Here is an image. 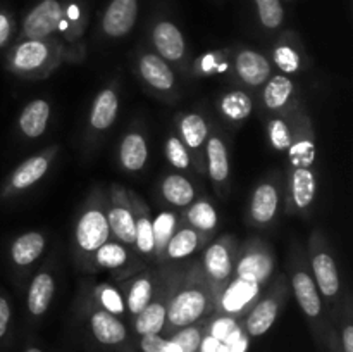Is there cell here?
Here are the masks:
<instances>
[{
	"mask_svg": "<svg viewBox=\"0 0 353 352\" xmlns=\"http://www.w3.org/2000/svg\"><path fill=\"white\" fill-rule=\"evenodd\" d=\"M62 21V6L57 0H43L24 19V35L30 40H41L59 28Z\"/></svg>",
	"mask_w": 353,
	"mask_h": 352,
	"instance_id": "obj_1",
	"label": "cell"
},
{
	"mask_svg": "<svg viewBox=\"0 0 353 352\" xmlns=\"http://www.w3.org/2000/svg\"><path fill=\"white\" fill-rule=\"evenodd\" d=\"M205 304L207 299L200 290H183L171 300L169 309H165V320L172 326H190L202 316Z\"/></svg>",
	"mask_w": 353,
	"mask_h": 352,
	"instance_id": "obj_2",
	"label": "cell"
},
{
	"mask_svg": "<svg viewBox=\"0 0 353 352\" xmlns=\"http://www.w3.org/2000/svg\"><path fill=\"white\" fill-rule=\"evenodd\" d=\"M109 233L110 228L105 214L99 209L86 211L76 226V240L79 247L86 252L97 251L100 245L105 244Z\"/></svg>",
	"mask_w": 353,
	"mask_h": 352,
	"instance_id": "obj_3",
	"label": "cell"
},
{
	"mask_svg": "<svg viewBox=\"0 0 353 352\" xmlns=\"http://www.w3.org/2000/svg\"><path fill=\"white\" fill-rule=\"evenodd\" d=\"M137 0H112L103 16L102 28L109 37L119 38L130 33L137 23Z\"/></svg>",
	"mask_w": 353,
	"mask_h": 352,
	"instance_id": "obj_4",
	"label": "cell"
},
{
	"mask_svg": "<svg viewBox=\"0 0 353 352\" xmlns=\"http://www.w3.org/2000/svg\"><path fill=\"white\" fill-rule=\"evenodd\" d=\"M154 45L162 59L179 61L185 55V38L172 23L162 21L154 28Z\"/></svg>",
	"mask_w": 353,
	"mask_h": 352,
	"instance_id": "obj_5",
	"label": "cell"
},
{
	"mask_svg": "<svg viewBox=\"0 0 353 352\" xmlns=\"http://www.w3.org/2000/svg\"><path fill=\"white\" fill-rule=\"evenodd\" d=\"M236 71L245 83L259 86L271 76V64L262 54L254 50H243L236 57Z\"/></svg>",
	"mask_w": 353,
	"mask_h": 352,
	"instance_id": "obj_6",
	"label": "cell"
},
{
	"mask_svg": "<svg viewBox=\"0 0 353 352\" xmlns=\"http://www.w3.org/2000/svg\"><path fill=\"white\" fill-rule=\"evenodd\" d=\"M92 333L103 345H117L126 338V328L109 311H97L90 320Z\"/></svg>",
	"mask_w": 353,
	"mask_h": 352,
	"instance_id": "obj_7",
	"label": "cell"
},
{
	"mask_svg": "<svg viewBox=\"0 0 353 352\" xmlns=\"http://www.w3.org/2000/svg\"><path fill=\"white\" fill-rule=\"evenodd\" d=\"M140 72L145 81L155 90H171L174 86V72L161 55L147 54L140 61Z\"/></svg>",
	"mask_w": 353,
	"mask_h": 352,
	"instance_id": "obj_8",
	"label": "cell"
},
{
	"mask_svg": "<svg viewBox=\"0 0 353 352\" xmlns=\"http://www.w3.org/2000/svg\"><path fill=\"white\" fill-rule=\"evenodd\" d=\"M50 117V104L47 100L37 99L28 104L19 116V128L26 137L37 138L43 135Z\"/></svg>",
	"mask_w": 353,
	"mask_h": 352,
	"instance_id": "obj_9",
	"label": "cell"
},
{
	"mask_svg": "<svg viewBox=\"0 0 353 352\" xmlns=\"http://www.w3.org/2000/svg\"><path fill=\"white\" fill-rule=\"evenodd\" d=\"M314 276H316V286L323 292V295L334 297L340 290V278L333 257L326 252H319L312 259Z\"/></svg>",
	"mask_w": 353,
	"mask_h": 352,
	"instance_id": "obj_10",
	"label": "cell"
},
{
	"mask_svg": "<svg viewBox=\"0 0 353 352\" xmlns=\"http://www.w3.org/2000/svg\"><path fill=\"white\" fill-rule=\"evenodd\" d=\"M48 59V47L41 40L23 41L12 54V66L17 71L30 72L43 66Z\"/></svg>",
	"mask_w": 353,
	"mask_h": 352,
	"instance_id": "obj_11",
	"label": "cell"
},
{
	"mask_svg": "<svg viewBox=\"0 0 353 352\" xmlns=\"http://www.w3.org/2000/svg\"><path fill=\"white\" fill-rule=\"evenodd\" d=\"M48 169V159L45 155H34L26 159L16 168V171L10 176L9 186L12 190H26L37 182L43 178Z\"/></svg>",
	"mask_w": 353,
	"mask_h": 352,
	"instance_id": "obj_12",
	"label": "cell"
},
{
	"mask_svg": "<svg viewBox=\"0 0 353 352\" xmlns=\"http://www.w3.org/2000/svg\"><path fill=\"white\" fill-rule=\"evenodd\" d=\"M55 283L48 273H40L33 278L28 292V309L34 316H41L54 299Z\"/></svg>",
	"mask_w": 353,
	"mask_h": 352,
	"instance_id": "obj_13",
	"label": "cell"
},
{
	"mask_svg": "<svg viewBox=\"0 0 353 352\" xmlns=\"http://www.w3.org/2000/svg\"><path fill=\"white\" fill-rule=\"evenodd\" d=\"M293 290L300 307L309 317H317L321 314V297L316 283L307 273L299 271L293 275Z\"/></svg>",
	"mask_w": 353,
	"mask_h": 352,
	"instance_id": "obj_14",
	"label": "cell"
},
{
	"mask_svg": "<svg viewBox=\"0 0 353 352\" xmlns=\"http://www.w3.org/2000/svg\"><path fill=\"white\" fill-rule=\"evenodd\" d=\"M119 100L112 90H102L93 102L92 113H90V124L95 130L103 131L116 121Z\"/></svg>",
	"mask_w": 353,
	"mask_h": 352,
	"instance_id": "obj_15",
	"label": "cell"
},
{
	"mask_svg": "<svg viewBox=\"0 0 353 352\" xmlns=\"http://www.w3.org/2000/svg\"><path fill=\"white\" fill-rule=\"evenodd\" d=\"M45 248L43 235L38 231H30L14 240L10 247V257L17 266H28L40 257Z\"/></svg>",
	"mask_w": 353,
	"mask_h": 352,
	"instance_id": "obj_16",
	"label": "cell"
},
{
	"mask_svg": "<svg viewBox=\"0 0 353 352\" xmlns=\"http://www.w3.org/2000/svg\"><path fill=\"white\" fill-rule=\"evenodd\" d=\"M238 278L247 280L252 283H262L269 278L272 271L271 255L264 252H250L245 255L238 264Z\"/></svg>",
	"mask_w": 353,
	"mask_h": 352,
	"instance_id": "obj_17",
	"label": "cell"
},
{
	"mask_svg": "<svg viewBox=\"0 0 353 352\" xmlns=\"http://www.w3.org/2000/svg\"><path fill=\"white\" fill-rule=\"evenodd\" d=\"M278 192L271 183L259 185L252 197V217L261 224L269 223L278 211Z\"/></svg>",
	"mask_w": 353,
	"mask_h": 352,
	"instance_id": "obj_18",
	"label": "cell"
},
{
	"mask_svg": "<svg viewBox=\"0 0 353 352\" xmlns=\"http://www.w3.org/2000/svg\"><path fill=\"white\" fill-rule=\"evenodd\" d=\"M119 157L128 171H140L148 157V148L145 138L138 133L126 135L123 144H121Z\"/></svg>",
	"mask_w": 353,
	"mask_h": 352,
	"instance_id": "obj_19",
	"label": "cell"
},
{
	"mask_svg": "<svg viewBox=\"0 0 353 352\" xmlns=\"http://www.w3.org/2000/svg\"><path fill=\"white\" fill-rule=\"evenodd\" d=\"M278 317V302L274 299H264L254 307L247 317V331L252 337H261L271 330Z\"/></svg>",
	"mask_w": 353,
	"mask_h": 352,
	"instance_id": "obj_20",
	"label": "cell"
},
{
	"mask_svg": "<svg viewBox=\"0 0 353 352\" xmlns=\"http://www.w3.org/2000/svg\"><path fill=\"white\" fill-rule=\"evenodd\" d=\"M259 293L257 283L247 282V280L238 278L236 282L231 283L230 289L223 295V307L228 313H238L243 309L252 299Z\"/></svg>",
	"mask_w": 353,
	"mask_h": 352,
	"instance_id": "obj_21",
	"label": "cell"
},
{
	"mask_svg": "<svg viewBox=\"0 0 353 352\" xmlns=\"http://www.w3.org/2000/svg\"><path fill=\"white\" fill-rule=\"evenodd\" d=\"M292 193L296 207L305 209L316 199V176L309 168H295L292 178Z\"/></svg>",
	"mask_w": 353,
	"mask_h": 352,
	"instance_id": "obj_22",
	"label": "cell"
},
{
	"mask_svg": "<svg viewBox=\"0 0 353 352\" xmlns=\"http://www.w3.org/2000/svg\"><path fill=\"white\" fill-rule=\"evenodd\" d=\"M162 193H164L169 202L179 207L192 204L193 197H195V190H193L192 183L181 175H169L162 182Z\"/></svg>",
	"mask_w": 353,
	"mask_h": 352,
	"instance_id": "obj_23",
	"label": "cell"
},
{
	"mask_svg": "<svg viewBox=\"0 0 353 352\" xmlns=\"http://www.w3.org/2000/svg\"><path fill=\"white\" fill-rule=\"evenodd\" d=\"M107 223H109L110 231H114V235L119 240H123L124 244H133L137 221H134L130 209H126V207H112L107 214Z\"/></svg>",
	"mask_w": 353,
	"mask_h": 352,
	"instance_id": "obj_24",
	"label": "cell"
},
{
	"mask_svg": "<svg viewBox=\"0 0 353 352\" xmlns=\"http://www.w3.org/2000/svg\"><path fill=\"white\" fill-rule=\"evenodd\" d=\"M165 323V306L161 302H150L141 313H138L137 328L138 333L143 335H157L164 328Z\"/></svg>",
	"mask_w": 353,
	"mask_h": 352,
	"instance_id": "obj_25",
	"label": "cell"
},
{
	"mask_svg": "<svg viewBox=\"0 0 353 352\" xmlns=\"http://www.w3.org/2000/svg\"><path fill=\"white\" fill-rule=\"evenodd\" d=\"M207 157H209V173L214 182H224L230 175V162L228 152L223 140L212 137L207 144Z\"/></svg>",
	"mask_w": 353,
	"mask_h": 352,
	"instance_id": "obj_26",
	"label": "cell"
},
{
	"mask_svg": "<svg viewBox=\"0 0 353 352\" xmlns=\"http://www.w3.org/2000/svg\"><path fill=\"white\" fill-rule=\"evenodd\" d=\"M231 255L223 244L210 245L205 252V269L214 280H226L231 275Z\"/></svg>",
	"mask_w": 353,
	"mask_h": 352,
	"instance_id": "obj_27",
	"label": "cell"
},
{
	"mask_svg": "<svg viewBox=\"0 0 353 352\" xmlns=\"http://www.w3.org/2000/svg\"><path fill=\"white\" fill-rule=\"evenodd\" d=\"M293 93V83L286 76H274L271 81L265 85L264 102L269 109H279L288 102L290 95Z\"/></svg>",
	"mask_w": 353,
	"mask_h": 352,
	"instance_id": "obj_28",
	"label": "cell"
},
{
	"mask_svg": "<svg viewBox=\"0 0 353 352\" xmlns=\"http://www.w3.org/2000/svg\"><path fill=\"white\" fill-rule=\"evenodd\" d=\"M252 100L243 92H231L221 100V110L226 117L233 121H243L252 113Z\"/></svg>",
	"mask_w": 353,
	"mask_h": 352,
	"instance_id": "obj_29",
	"label": "cell"
},
{
	"mask_svg": "<svg viewBox=\"0 0 353 352\" xmlns=\"http://www.w3.org/2000/svg\"><path fill=\"white\" fill-rule=\"evenodd\" d=\"M176 228V216L172 213H164L159 214L155 217V221L152 223V231H154V251L157 254H161L165 247H168L169 240L174 235Z\"/></svg>",
	"mask_w": 353,
	"mask_h": 352,
	"instance_id": "obj_30",
	"label": "cell"
},
{
	"mask_svg": "<svg viewBox=\"0 0 353 352\" xmlns=\"http://www.w3.org/2000/svg\"><path fill=\"white\" fill-rule=\"evenodd\" d=\"M181 135L186 145L192 148H199L207 138L205 119L199 114H188L181 121Z\"/></svg>",
	"mask_w": 353,
	"mask_h": 352,
	"instance_id": "obj_31",
	"label": "cell"
},
{
	"mask_svg": "<svg viewBox=\"0 0 353 352\" xmlns=\"http://www.w3.org/2000/svg\"><path fill=\"white\" fill-rule=\"evenodd\" d=\"M196 245H199V237H196L195 231L185 228V230L172 235L165 251H168V255L171 259H181L192 254Z\"/></svg>",
	"mask_w": 353,
	"mask_h": 352,
	"instance_id": "obj_32",
	"label": "cell"
},
{
	"mask_svg": "<svg viewBox=\"0 0 353 352\" xmlns=\"http://www.w3.org/2000/svg\"><path fill=\"white\" fill-rule=\"evenodd\" d=\"M188 219L199 230H214L217 224V213L207 200H199L188 211Z\"/></svg>",
	"mask_w": 353,
	"mask_h": 352,
	"instance_id": "obj_33",
	"label": "cell"
},
{
	"mask_svg": "<svg viewBox=\"0 0 353 352\" xmlns=\"http://www.w3.org/2000/svg\"><path fill=\"white\" fill-rule=\"evenodd\" d=\"M152 299V283L150 280L140 278L131 285L130 293H128V309L133 314L141 313L145 307L150 304Z\"/></svg>",
	"mask_w": 353,
	"mask_h": 352,
	"instance_id": "obj_34",
	"label": "cell"
},
{
	"mask_svg": "<svg viewBox=\"0 0 353 352\" xmlns=\"http://www.w3.org/2000/svg\"><path fill=\"white\" fill-rule=\"evenodd\" d=\"M128 261V254L121 245L117 244H103L97 248V262L102 268H121Z\"/></svg>",
	"mask_w": 353,
	"mask_h": 352,
	"instance_id": "obj_35",
	"label": "cell"
},
{
	"mask_svg": "<svg viewBox=\"0 0 353 352\" xmlns=\"http://www.w3.org/2000/svg\"><path fill=\"white\" fill-rule=\"evenodd\" d=\"M259 9V17L265 28H278L283 23V7L279 0H255Z\"/></svg>",
	"mask_w": 353,
	"mask_h": 352,
	"instance_id": "obj_36",
	"label": "cell"
},
{
	"mask_svg": "<svg viewBox=\"0 0 353 352\" xmlns=\"http://www.w3.org/2000/svg\"><path fill=\"white\" fill-rule=\"evenodd\" d=\"M290 157L295 168H309L316 159V147L312 141L302 140L299 144L290 145Z\"/></svg>",
	"mask_w": 353,
	"mask_h": 352,
	"instance_id": "obj_37",
	"label": "cell"
},
{
	"mask_svg": "<svg viewBox=\"0 0 353 352\" xmlns=\"http://www.w3.org/2000/svg\"><path fill=\"white\" fill-rule=\"evenodd\" d=\"M134 244H137L138 251L143 252V254L154 251V231H152V221L148 217H140L137 221Z\"/></svg>",
	"mask_w": 353,
	"mask_h": 352,
	"instance_id": "obj_38",
	"label": "cell"
},
{
	"mask_svg": "<svg viewBox=\"0 0 353 352\" xmlns=\"http://www.w3.org/2000/svg\"><path fill=\"white\" fill-rule=\"evenodd\" d=\"M165 155H168L169 162H171L174 168L186 169L190 166V155L186 152L185 145L178 140L176 137H171L165 144Z\"/></svg>",
	"mask_w": 353,
	"mask_h": 352,
	"instance_id": "obj_39",
	"label": "cell"
},
{
	"mask_svg": "<svg viewBox=\"0 0 353 352\" xmlns=\"http://www.w3.org/2000/svg\"><path fill=\"white\" fill-rule=\"evenodd\" d=\"M171 340L181 349V352H196L200 347V342H202V335H200L199 328L188 326L176 333Z\"/></svg>",
	"mask_w": 353,
	"mask_h": 352,
	"instance_id": "obj_40",
	"label": "cell"
},
{
	"mask_svg": "<svg viewBox=\"0 0 353 352\" xmlns=\"http://www.w3.org/2000/svg\"><path fill=\"white\" fill-rule=\"evenodd\" d=\"M143 352H181L172 340H165L161 335H143L140 342Z\"/></svg>",
	"mask_w": 353,
	"mask_h": 352,
	"instance_id": "obj_41",
	"label": "cell"
},
{
	"mask_svg": "<svg viewBox=\"0 0 353 352\" xmlns=\"http://www.w3.org/2000/svg\"><path fill=\"white\" fill-rule=\"evenodd\" d=\"M269 138H271V144L278 150H285V148H290V145H292V135H290V130L285 121L281 119H274L269 124Z\"/></svg>",
	"mask_w": 353,
	"mask_h": 352,
	"instance_id": "obj_42",
	"label": "cell"
},
{
	"mask_svg": "<svg viewBox=\"0 0 353 352\" xmlns=\"http://www.w3.org/2000/svg\"><path fill=\"white\" fill-rule=\"evenodd\" d=\"M274 62L285 72H295L300 68V57L292 47H278L274 52Z\"/></svg>",
	"mask_w": 353,
	"mask_h": 352,
	"instance_id": "obj_43",
	"label": "cell"
},
{
	"mask_svg": "<svg viewBox=\"0 0 353 352\" xmlns=\"http://www.w3.org/2000/svg\"><path fill=\"white\" fill-rule=\"evenodd\" d=\"M100 302H102V306L110 314H121L124 311V304L121 295L114 289H109V286L102 289V292H100Z\"/></svg>",
	"mask_w": 353,
	"mask_h": 352,
	"instance_id": "obj_44",
	"label": "cell"
},
{
	"mask_svg": "<svg viewBox=\"0 0 353 352\" xmlns=\"http://www.w3.org/2000/svg\"><path fill=\"white\" fill-rule=\"evenodd\" d=\"M236 328L238 324L233 317H221V320H217L216 323L212 324V328H210V335H212L214 338H217L219 342H226V338L230 337Z\"/></svg>",
	"mask_w": 353,
	"mask_h": 352,
	"instance_id": "obj_45",
	"label": "cell"
},
{
	"mask_svg": "<svg viewBox=\"0 0 353 352\" xmlns=\"http://www.w3.org/2000/svg\"><path fill=\"white\" fill-rule=\"evenodd\" d=\"M9 323H10V306L9 302L0 295V338L6 337Z\"/></svg>",
	"mask_w": 353,
	"mask_h": 352,
	"instance_id": "obj_46",
	"label": "cell"
},
{
	"mask_svg": "<svg viewBox=\"0 0 353 352\" xmlns=\"http://www.w3.org/2000/svg\"><path fill=\"white\" fill-rule=\"evenodd\" d=\"M10 30H12V24H10V19L6 16V14H0V48L3 47L7 40L10 37Z\"/></svg>",
	"mask_w": 353,
	"mask_h": 352,
	"instance_id": "obj_47",
	"label": "cell"
},
{
	"mask_svg": "<svg viewBox=\"0 0 353 352\" xmlns=\"http://www.w3.org/2000/svg\"><path fill=\"white\" fill-rule=\"evenodd\" d=\"M221 342L217 338H214L212 335H207L202 342H200V352H216L219 349Z\"/></svg>",
	"mask_w": 353,
	"mask_h": 352,
	"instance_id": "obj_48",
	"label": "cell"
},
{
	"mask_svg": "<svg viewBox=\"0 0 353 352\" xmlns=\"http://www.w3.org/2000/svg\"><path fill=\"white\" fill-rule=\"evenodd\" d=\"M247 347H248V338L241 333L236 340L228 344V352H247Z\"/></svg>",
	"mask_w": 353,
	"mask_h": 352,
	"instance_id": "obj_49",
	"label": "cell"
},
{
	"mask_svg": "<svg viewBox=\"0 0 353 352\" xmlns=\"http://www.w3.org/2000/svg\"><path fill=\"white\" fill-rule=\"evenodd\" d=\"M343 352H353V326L352 324H347L343 330Z\"/></svg>",
	"mask_w": 353,
	"mask_h": 352,
	"instance_id": "obj_50",
	"label": "cell"
},
{
	"mask_svg": "<svg viewBox=\"0 0 353 352\" xmlns=\"http://www.w3.org/2000/svg\"><path fill=\"white\" fill-rule=\"evenodd\" d=\"M216 352H228V345L224 344V342H221V345H219V349H217Z\"/></svg>",
	"mask_w": 353,
	"mask_h": 352,
	"instance_id": "obj_51",
	"label": "cell"
},
{
	"mask_svg": "<svg viewBox=\"0 0 353 352\" xmlns=\"http://www.w3.org/2000/svg\"><path fill=\"white\" fill-rule=\"evenodd\" d=\"M26 352H43V351H41V349H37V347H31V349H28Z\"/></svg>",
	"mask_w": 353,
	"mask_h": 352,
	"instance_id": "obj_52",
	"label": "cell"
}]
</instances>
